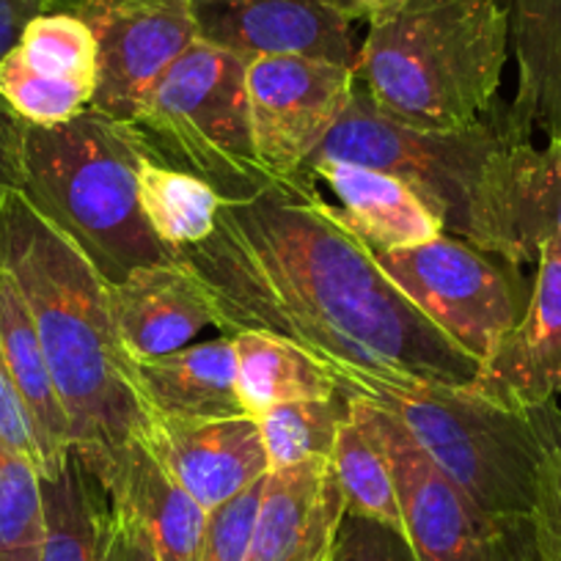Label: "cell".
Here are the masks:
<instances>
[{
	"label": "cell",
	"instance_id": "37",
	"mask_svg": "<svg viewBox=\"0 0 561 561\" xmlns=\"http://www.w3.org/2000/svg\"><path fill=\"white\" fill-rule=\"evenodd\" d=\"M45 12H53L47 0H0V61L18 45L25 25Z\"/></svg>",
	"mask_w": 561,
	"mask_h": 561
},
{
	"label": "cell",
	"instance_id": "14",
	"mask_svg": "<svg viewBox=\"0 0 561 561\" xmlns=\"http://www.w3.org/2000/svg\"><path fill=\"white\" fill-rule=\"evenodd\" d=\"M94 89V34L75 12L34 18L0 61V96L34 127H56L89 111Z\"/></svg>",
	"mask_w": 561,
	"mask_h": 561
},
{
	"label": "cell",
	"instance_id": "5",
	"mask_svg": "<svg viewBox=\"0 0 561 561\" xmlns=\"http://www.w3.org/2000/svg\"><path fill=\"white\" fill-rule=\"evenodd\" d=\"M490 528L528 517L542 438L531 410H512L473 386H419L382 402Z\"/></svg>",
	"mask_w": 561,
	"mask_h": 561
},
{
	"label": "cell",
	"instance_id": "2",
	"mask_svg": "<svg viewBox=\"0 0 561 561\" xmlns=\"http://www.w3.org/2000/svg\"><path fill=\"white\" fill-rule=\"evenodd\" d=\"M0 264L14 275L85 468L144 433L147 413L127 380L105 278L23 193L0 204Z\"/></svg>",
	"mask_w": 561,
	"mask_h": 561
},
{
	"label": "cell",
	"instance_id": "38",
	"mask_svg": "<svg viewBox=\"0 0 561 561\" xmlns=\"http://www.w3.org/2000/svg\"><path fill=\"white\" fill-rule=\"evenodd\" d=\"M344 3H347V7L353 9V12L358 14V18L369 20L371 14L377 12V9L388 7V3H393V0H344Z\"/></svg>",
	"mask_w": 561,
	"mask_h": 561
},
{
	"label": "cell",
	"instance_id": "15",
	"mask_svg": "<svg viewBox=\"0 0 561 561\" xmlns=\"http://www.w3.org/2000/svg\"><path fill=\"white\" fill-rule=\"evenodd\" d=\"M144 413V440L207 512L224 506L270 473L253 415L191 419L149 410Z\"/></svg>",
	"mask_w": 561,
	"mask_h": 561
},
{
	"label": "cell",
	"instance_id": "10",
	"mask_svg": "<svg viewBox=\"0 0 561 561\" xmlns=\"http://www.w3.org/2000/svg\"><path fill=\"white\" fill-rule=\"evenodd\" d=\"M96 45L91 111L129 124L165 69L198 39L191 0H83L72 9Z\"/></svg>",
	"mask_w": 561,
	"mask_h": 561
},
{
	"label": "cell",
	"instance_id": "16",
	"mask_svg": "<svg viewBox=\"0 0 561 561\" xmlns=\"http://www.w3.org/2000/svg\"><path fill=\"white\" fill-rule=\"evenodd\" d=\"M482 397L531 410L561 393V248H539L528 306L520 322L479 364L471 382Z\"/></svg>",
	"mask_w": 561,
	"mask_h": 561
},
{
	"label": "cell",
	"instance_id": "36",
	"mask_svg": "<svg viewBox=\"0 0 561 561\" xmlns=\"http://www.w3.org/2000/svg\"><path fill=\"white\" fill-rule=\"evenodd\" d=\"M490 561H550L534 531L531 515L501 523L490 537Z\"/></svg>",
	"mask_w": 561,
	"mask_h": 561
},
{
	"label": "cell",
	"instance_id": "27",
	"mask_svg": "<svg viewBox=\"0 0 561 561\" xmlns=\"http://www.w3.org/2000/svg\"><path fill=\"white\" fill-rule=\"evenodd\" d=\"M350 419V391L339 388L328 399H300L270 408L256 419L270 471L331 457L339 430Z\"/></svg>",
	"mask_w": 561,
	"mask_h": 561
},
{
	"label": "cell",
	"instance_id": "11",
	"mask_svg": "<svg viewBox=\"0 0 561 561\" xmlns=\"http://www.w3.org/2000/svg\"><path fill=\"white\" fill-rule=\"evenodd\" d=\"M350 415L377 440L397 484L402 528L419 561H490L493 528L430 462L382 404L350 393Z\"/></svg>",
	"mask_w": 561,
	"mask_h": 561
},
{
	"label": "cell",
	"instance_id": "4",
	"mask_svg": "<svg viewBox=\"0 0 561 561\" xmlns=\"http://www.w3.org/2000/svg\"><path fill=\"white\" fill-rule=\"evenodd\" d=\"M149 158L129 124L83 111L56 127L25 129L23 193L91 259L105 280L174 262L138 204V171Z\"/></svg>",
	"mask_w": 561,
	"mask_h": 561
},
{
	"label": "cell",
	"instance_id": "1",
	"mask_svg": "<svg viewBox=\"0 0 561 561\" xmlns=\"http://www.w3.org/2000/svg\"><path fill=\"white\" fill-rule=\"evenodd\" d=\"M224 336L256 331L304 350L353 397L471 386L479 360L391 284L309 176L220 204L213 234L176 253Z\"/></svg>",
	"mask_w": 561,
	"mask_h": 561
},
{
	"label": "cell",
	"instance_id": "18",
	"mask_svg": "<svg viewBox=\"0 0 561 561\" xmlns=\"http://www.w3.org/2000/svg\"><path fill=\"white\" fill-rule=\"evenodd\" d=\"M85 468V466H83ZM105 501L133 517L163 561H196L209 512L160 462L144 433L85 468Z\"/></svg>",
	"mask_w": 561,
	"mask_h": 561
},
{
	"label": "cell",
	"instance_id": "26",
	"mask_svg": "<svg viewBox=\"0 0 561 561\" xmlns=\"http://www.w3.org/2000/svg\"><path fill=\"white\" fill-rule=\"evenodd\" d=\"M42 479L45 501V561H100V512L105 495L69 455L56 477Z\"/></svg>",
	"mask_w": 561,
	"mask_h": 561
},
{
	"label": "cell",
	"instance_id": "33",
	"mask_svg": "<svg viewBox=\"0 0 561 561\" xmlns=\"http://www.w3.org/2000/svg\"><path fill=\"white\" fill-rule=\"evenodd\" d=\"M100 561H163L149 534L105 501L100 512Z\"/></svg>",
	"mask_w": 561,
	"mask_h": 561
},
{
	"label": "cell",
	"instance_id": "34",
	"mask_svg": "<svg viewBox=\"0 0 561 561\" xmlns=\"http://www.w3.org/2000/svg\"><path fill=\"white\" fill-rule=\"evenodd\" d=\"M0 446H7V449L18 451V455H25L39 468V449H36L34 427H31L28 410H25L18 386L12 380L3 347H0Z\"/></svg>",
	"mask_w": 561,
	"mask_h": 561
},
{
	"label": "cell",
	"instance_id": "7",
	"mask_svg": "<svg viewBox=\"0 0 561 561\" xmlns=\"http://www.w3.org/2000/svg\"><path fill=\"white\" fill-rule=\"evenodd\" d=\"M512 138L531 135L512 118L510 105L495 102L482 118L460 129H415L382 116L355 83L347 111L311 154L304 176L325 160L386 171L427 202L446 234L468 242L490 165Z\"/></svg>",
	"mask_w": 561,
	"mask_h": 561
},
{
	"label": "cell",
	"instance_id": "20",
	"mask_svg": "<svg viewBox=\"0 0 561 561\" xmlns=\"http://www.w3.org/2000/svg\"><path fill=\"white\" fill-rule=\"evenodd\" d=\"M306 176L325 182L328 191L339 198V207L333 204V209L342 224L371 251L413 248L444 234V226L427 202L386 171L325 160L306 171Z\"/></svg>",
	"mask_w": 561,
	"mask_h": 561
},
{
	"label": "cell",
	"instance_id": "28",
	"mask_svg": "<svg viewBox=\"0 0 561 561\" xmlns=\"http://www.w3.org/2000/svg\"><path fill=\"white\" fill-rule=\"evenodd\" d=\"M328 460H331L333 477L342 488L344 506H347L350 515L369 517V520L404 534L391 466H388L377 440L360 427L353 415L339 430L336 446H333V455Z\"/></svg>",
	"mask_w": 561,
	"mask_h": 561
},
{
	"label": "cell",
	"instance_id": "3",
	"mask_svg": "<svg viewBox=\"0 0 561 561\" xmlns=\"http://www.w3.org/2000/svg\"><path fill=\"white\" fill-rule=\"evenodd\" d=\"M506 45L499 0H393L369 18L355 80L393 122L460 129L495 105Z\"/></svg>",
	"mask_w": 561,
	"mask_h": 561
},
{
	"label": "cell",
	"instance_id": "30",
	"mask_svg": "<svg viewBox=\"0 0 561 561\" xmlns=\"http://www.w3.org/2000/svg\"><path fill=\"white\" fill-rule=\"evenodd\" d=\"M531 413L542 438L531 523L548 559L561 561V408L553 399L531 408Z\"/></svg>",
	"mask_w": 561,
	"mask_h": 561
},
{
	"label": "cell",
	"instance_id": "13",
	"mask_svg": "<svg viewBox=\"0 0 561 561\" xmlns=\"http://www.w3.org/2000/svg\"><path fill=\"white\" fill-rule=\"evenodd\" d=\"M468 242L510 264H537L539 248H561V140L534 149L512 138L484 180Z\"/></svg>",
	"mask_w": 561,
	"mask_h": 561
},
{
	"label": "cell",
	"instance_id": "31",
	"mask_svg": "<svg viewBox=\"0 0 561 561\" xmlns=\"http://www.w3.org/2000/svg\"><path fill=\"white\" fill-rule=\"evenodd\" d=\"M264 493V479L242 490L224 506L207 515L204 526L202 548H198L196 561H245L248 548H251L253 520H256L259 501Z\"/></svg>",
	"mask_w": 561,
	"mask_h": 561
},
{
	"label": "cell",
	"instance_id": "35",
	"mask_svg": "<svg viewBox=\"0 0 561 561\" xmlns=\"http://www.w3.org/2000/svg\"><path fill=\"white\" fill-rule=\"evenodd\" d=\"M28 124L0 96V204L23 187V149Z\"/></svg>",
	"mask_w": 561,
	"mask_h": 561
},
{
	"label": "cell",
	"instance_id": "12",
	"mask_svg": "<svg viewBox=\"0 0 561 561\" xmlns=\"http://www.w3.org/2000/svg\"><path fill=\"white\" fill-rule=\"evenodd\" d=\"M196 36L245 64L317 58L355 67V20L344 0H191Z\"/></svg>",
	"mask_w": 561,
	"mask_h": 561
},
{
	"label": "cell",
	"instance_id": "19",
	"mask_svg": "<svg viewBox=\"0 0 561 561\" xmlns=\"http://www.w3.org/2000/svg\"><path fill=\"white\" fill-rule=\"evenodd\" d=\"M344 512L328 457L270 471L245 561H331Z\"/></svg>",
	"mask_w": 561,
	"mask_h": 561
},
{
	"label": "cell",
	"instance_id": "8",
	"mask_svg": "<svg viewBox=\"0 0 561 561\" xmlns=\"http://www.w3.org/2000/svg\"><path fill=\"white\" fill-rule=\"evenodd\" d=\"M393 287L482 364L520 322L528 295L517 264L455 234L397 251H375Z\"/></svg>",
	"mask_w": 561,
	"mask_h": 561
},
{
	"label": "cell",
	"instance_id": "25",
	"mask_svg": "<svg viewBox=\"0 0 561 561\" xmlns=\"http://www.w3.org/2000/svg\"><path fill=\"white\" fill-rule=\"evenodd\" d=\"M138 204L152 234L176 256L213 234L224 198L198 176L147 158L138 171Z\"/></svg>",
	"mask_w": 561,
	"mask_h": 561
},
{
	"label": "cell",
	"instance_id": "32",
	"mask_svg": "<svg viewBox=\"0 0 561 561\" xmlns=\"http://www.w3.org/2000/svg\"><path fill=\"white\" fill-rule=\"evenodd\" d=\"M331 561H419L408 537L382 523L344 512Z\"/></svg>",
	"mask_w": 561,
	"mask_h": 561
},
{
	"label": "cell",
	"instance_id": "24",
	"mask_svg": "<svg viewBox=\"0 0 561 561\" xmlns=\"http://www.w3.org/2000/svg\"><path fill=\"white\" fill-rule=\"evenodd\" d=\"M231 344H234L237 397L242 413L253 419L267 413L275 404L328 399L342 388L304 350L278 336L240 331L231 336Z\"/></svg>",
	"mask_w": 561,
	"mask_h": 561
},
{
	"label": "cell",
	"instance_id": "39",
	"mask_svg": "<svg viewBox=\"0 0 561 561\" xmlns=\"http://www.w3.org/2000/svg\"><path fill=\"white\" fill-rule=\"evenodd\" d=\"M53 12H72L75 7H80L83 0H47Z\"/></svg>",
	"mask_w": 561,
	"mask_h": 561
},
{
	"label": "cell",
	"instance_id": "6",
	"mask_svg": "<svg viewBox=\"0 0 561 561\" xmlns=\"http://www.w3.org/2000/svg\"><path fill=\"white\" fill-rule=\"evenodd\" d=\"M248 64L196 39L152 85L129 127L149 158L207 182L224 202L270 185L253 149Z\"/></svg>",
	"mask_w": 561,
	"mask_h": 561
},
{
	"label": "cell",
	"instance_id": "23",
	"mask_svg": "<svg viewBox=\"0 0 561 561\" xmlns=\"http://www.w3.org/2000/svg\"><path fill=\"white\" fill-rule=\"evenodd\" d=\"M517 94L510 113L528 135L561 140V0H510Z\"/></svg>",
	"mask_w": 561,
	"mask_h": 561
},
{
	"label": "cell",
	"instance_id": "21",
	"mask_svg": "<svg viewBox=\"0 0 561 561\" xmlns=\"http://www.w3.org/2000/svg\"><path fill=\"white\" fill-rule=\"evenodd\" d=\"M124 371L140 408L149 413L191 419L242 415L231 336L193 344L149 360L127 358Z\"/></svg>",
	"mask_w": 561,
	"mask_h": 561
},
{
	"label": "cell",
	"instance_id": "22",
	"mask_svg": "<svg viewBox=\"0 0 561 561\" xmlns=\"http://www.w3.org/2000/svg\"><path fill=\"white\" fill-rule=\"evenodd\" d=\"M0 347L20 399L28 410L39 449V477H56L72 455L67 413L58 399L34 314L20 293L18 280L0 264Z\"/></svg>",
	"mask_w": 561,
	"mask_h": 561
},
{
	"label": "cell",
	"instance_id": "9",
	"mask_svg": "<svg viewBox=\"0 0 561 561\" xmlns=\"http://www.w3.org/2000/svg\"><path fill=\"white\" fill-rule=\"evenodd\" d=\"M355 67L317 58H256L245 69L253 149L273 182L298 180L355 91Z\"/></svg>",
	"mask_w": 561,
	"mask_h": 561
},
{
	"label": "cell",
	"instance_id": "29",
	"mask_svg": "<svg viewBox=\"0 0 561 561\" xmlns=\"http://www.w3.org/2000/svg\"><path fill=\"white\" fill-rule=\"evenodd\" d=\"M0 561H45L39 468L0 446Z\"/></svg>",
	"mask_w": 561,
	"mask_h": 561
},
{
	"label": "cell",
	"instance_id": "17",
	"mask_svg": "<svg viewBox=\"0 0 561 561\" xmlns=\"http://www.w3.org/2000/svg\"><path fill=\"white\" fill-rule=\"evenodd\" d=\"M105 304L124 355L149 360L185 350L215 325L202 280L180 259L105 280Z\"/></svg>",
	"mask_w": 561,
	"mask_h": 561
}]
</instances>
